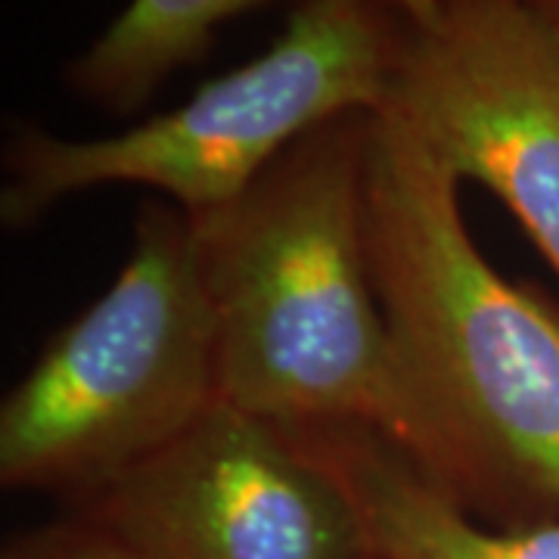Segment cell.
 Here are the masks:
<instances>
[{
	"mask_svg": "<svg viewBox=\"0 0 559 559\" xmlns=\"http://www.w3.org/2000/svg\"><path fill=\"white\" fill-rule=\"evenodd\" d=\"M364 559H380V557H373V554H367V557H364Z\"/></svg>",
	"mask_w": 559,
	"mask_h": 559,
	"instance_id": "cell-12",
	"label": "cell"
},
{
	"mask_svg": "<svg viewBox=\"0 0 559 559\" xmlns=\"http://www.w3.org/2000/svg\"><path fill=\"white\" fill-rule=\"evenodd\" d=\"M364 230L399 373V454L491 525L559 516V308L473 242L460 180L395 106L370 116Z\"/></svg>",
	"mask_w": 559,
	"mask_h": 559,
	"instance_id": "cell-1",
	"label": "cell"
},
{
	"mask_svg": "<svg viewBox=\"0 0 559 559\" xmlns=\"http://www.w3.org/2000/svg\"><path fill=\"white\" fill-rule=\"evenodd\" d=\"M274 3L299 0H128L66 66V84L109 116H134L175 72L205 60L227 22Z\"/></svg>",
	"mask_w": 559,
	"mask_h": 559,
	"instance_id": "cell-8",
	"label": "cell"
},
{
	"mask_svg": "<svg viewBox=\"0 0 559 559\" xmlns=\"http://www.w3.org/2000/svg\"><path fill=\"white\" fill-rule=\"evenodd\" d=\"M407 28H426L439 20L441 0H370Z\"/></svg>",
	"mask_w": 559,
	"mask_h": 559,
	"instance_id": "cell-10",
	"label": "cell"
},
{
	"mask_svg": "<svg viewBox=\"0 0 559 559\" xmlns=\"http://www.w3.org/2000/svg\"><path fill=\"white\" fill-rule=\"evenodd\" d=\"M340 481L367 554L380 559H559V516L491 525L436 491L399 451L360 426H286Z\"/></svg>",
	"mask_w": 559,
	"mask_h": 559,
	"instance_id": "cell-7",
	"label": "cell"
},
{
	"mask_svg": "<svg viewBox=\"0 0 559 559\" xmlns=\"http://www.w3.org/2000/svg\"><path fill=\"white\" fill-rule=\"evenodd\" d=\"M385 106L559 274V28L535 0H441L439 20L407 28Z\"/></svg>",
	"mask_w": 559,
	"mask_h": 559,
	"instance_id": "cell-6",
	"label": "cell"
},
{
	"mask_svg": "<svg viewBox=\"0 0 559 559\" xmlns=\"http://www.w3.org/2000/svg\"><path fill=\"white\" fill-rule=\"evenodd\" d=\"M218 404L197 230L146 205L112 286L57 330L0 404V485L84 500Z\"/></svg>",
	"mask_w": 559,
	"mask_h": 559,
	"instance_id": "cell-4",
	"label": "cell"
},
{
	"mask_svg": "<svg viewBox=\"0 0 559 559\" xmlns=\"http://www.w3.org/2000/svg\"><path fill=\"white\" fill-rule=\"evenodd\" d=\"M404 35L407 25L370 0H299L267 50L134 128L69 140L16 124L3 146L0 221L25 230L97 187H150L190 221L212 218L326 121L380 112Z\"/></svg>",
	"mask_w": 559,
	"mask_h": 559,
	"instance_id": "cell-3",
	"label": "cell"
},
{
	"mask_svg": "<svg viewBox=\"0 0 559 559\" xmlns=\"http://www.w3.org/2000/svg\"><path fill=\"white\" fill-rule=\"evenodd\" d=\"M370 116L311 131L193 230L221 404L277 426H360L401 451L407 414L364 230Z\"/></svg>",
	"mask_w": 559,
	"mask_h": 559,
	"instance_id": "cell-2",
	"label": "cell"
},
{
	"mask_svg": "<svg viewBox=\"0 0 559 559\" xmlns=\"http://www.w3.org/2000/svg\"><path fill=\"white\" fill-rule=\"evenodd\" d=\"M0 559H131L109 535L81 516L22 532Z\"/></svg>",
	"mask_w": 559,
	"mask_h": 559,
	"instance_id": "cell-9",
	"label": "cell"
},
{
	"mask_svg": "<svg viewBox=\"0 0 559 559\" xmlns=\"http://www.w3.org/2000/svg\"><path fill=\"white\" fill-rule=\"evenodd\" d=\"M535 3H538L540 10H544L550 20L557 22V28H559V0H535Z\"/></svg>",
	"mask_w": 559,
	"mask_h": 559,
	"instance_id": "cell-11",
	"label": "cell"
},
{
	"mask_svg": "<svg viewBox=\"0 0 559 559\" xmlns=\"http://www.w3.org/2000/svg\"><path fill=\"white\" fill-rule=\"evenodd\" d=\"M131 559H364L342 485L286 426L215 404L75 503Z\"/></svg>",
	"mask_w": 559,
	"mask_h": 559,
	"instance_id": "cell-5",
	"label": "cell"
}]
</instances>
